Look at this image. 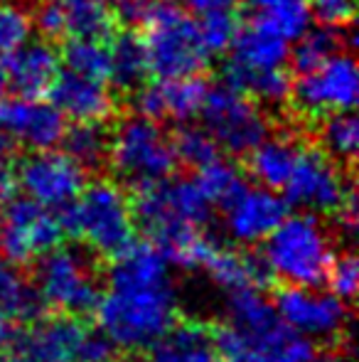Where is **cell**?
Masks as SVG:
<instances>
[{
  "label": "cell",
  "instance_id": "6da1fadb",
  "mask_svg": "<svg viewBox=\"0 0 359 362\" xmlns=\"http://www.w3.org/2000/svg\"><path fill=\"white\" fill-rule=\"evenodd\" d=\"M106 286L96 303V318L116 348L148 350L178 320L170 262L153 244L133 242L114 257Z\"/></svg>",
  "mask_w": 359,
  "mask_h": 362
},
{
  "label": "cell",
  "instance_id": "7a4b0ae2",
  "mask_svg": "<svg viewBox=\"0 0 359 362\" xmlns=\"http://www.w3.org/2000/svg\"><path fill=\"white\" fill-rule=\"evenodd\" d=\"M212 202L195 177H165L153 185L135 187L130 212L153 247L180 269L205 267L214 239L202 229L212 219Z\"/></svg>",
  "mask_w": 359,
  "mask_h": 362
},
{
  "label": "cell",
  "instance_id": "3957f363",
  "mask_svg": "<svg viewBox=\"0 0 359 362\" xmlns=\"http://www.w3.org/2000/svg\"><path fill=\"white\" fill-rule=\"evenodd\" d=\"M226 323L212 330L221 362H310L312 340L288 328L259 288L229 291Z\"/></svg>",
  "mask_w": 359,
  "mask_h": 362
},
{
  "label": "cell",
  "instance_id": "277c9868",
  "mask_svg": "<svg viewBox=\"0 0 359 362\" xmlns=\"http://www.w3.org/2000/svg\"><path fill=\"white\" fill-rule=\"evenodd\" d=\"M148 52V72L155 79H180L202 74L212 54L197 30V20L170 0H150L138 25Z\"/></svg>",
  "mask_w": 359,
  "mask_h": 362
},
{
  "label": "cell",
  "instance_id": "5b68a950",
  "mask_svg": "<svg viewBox=\"0 0 359 362\" xmlns=\"http://www.w3.org/2000/svg\"><path fill=\"white\" fill-rule=\"evenodd\" d=\"M62 229L82 239L87 249L99 257H118L135 242L133 212L123 190L111 180H96L84 185L82 192L62 207Z\"/></svg>",
  "mask_w": 359,
  "mask_h": 362
},
{
  "label": "cell",
  "instance_id": "8992f818",
  "mask_svg": "<svg viewBox=\"0 0 359 362\" xmlns=\"http://www.w3.org/2000/svg\"><path fill=\"white\" fill-rule=\"evenodd\" d=\"M261 257L271 276H278L291 286H320L325 284L335 252L320 219L312 215H286L264 239Z\"/></svg>",
  "mask_w": 359,
  "mask_h": 362
},
{
  "label": "cell",
  "instance_id": "52a82bcc",
  "mask_svg": "<svg viewBox=\"0 0 359 362\" xmlns=\"http://www.w3.org/2000/svg\"><path fill=\"white\" fill-rule=\"evenodd\" d=\"M116 177L130 187H143L170 177L178 168L173 141L158 126V121L145 116H128L111 131L109 160Z\"/></svg>",
  "mask_w": 359,
  "mask_h": 362
},
{
  "label": "cell",
  "instance_id": "ba28073f",
  "mask_svg": "<svg viewBox=\"0 0 359 362\" xmlns=\"http://www.w3.org/2000/svg\"><path fill=\"white\" fill-rule=\"evenodd\" d=\"M37 293L64 315H87L101 298L99 264L87 249L52 247L37 259Z\"/></svg>",
  "mask_w": 359,
  "mask_h": 362
},
{
  "label": "cell",
  "instance_id": "9c48e42d",
  "mask_svg": "<svg viewBox=\"0 0 359 362\" xmlns=\"http://www.w3.org/2000/svg\"><path fill=\"white\" fill-rule=\"evenodd\" d=\"M359 76L352 54L337 52L320 67L298 74L291 84L288 109L298 121L315 126L320 119L335 111H350L357 106Z\"/></svg>",
  "mask_w": 359,
  "mask_h": 362
},
{
  "label": "cell",
  "instance_id": "30bf717a",
  "mask_svg": "<svg viewBox=\"0 0 359 362\" xmlns=\"http://www.w3.org/2000/svg\"><path fill=\"white\" fill-rule=\"evenodd\" d=\"M205 131L229 156H246L271 136V119L251 101L226 84L209 86L200 109Z\"/></svg>",
  "mask_w": 359,
  "mask_h": 362
},
{
  "label": "cell",
  "instance_id": "8fae6325",
  "mask_svg": "<svg viewBox=\"0 0 359 362\" xmlns=\"http://www.w3.org/2000/svg\"><path fill=\"white\" fill-rule=\"evenodd\" d=\"M352 185L355 182L347 180L340 163L332 160L320 146L300 144L293 170L283 185V200L317 215H337Z\"/></svg>",
  "mask_w": 359,
  "mask_h": 362
},
{
  "label": "cell",
  "instance_id": "7c38bea8",
  "mask_svg": "<svg viewBox=\"0 0 359 362\" xmlns=\"http://www.w3.org/2000/svg\"><path fill=\"white\" fill-rule=\"evenodd\" d=\"M62 234L59 217L30 197H10L0 207V254L18 267L37 262L42 254L57 247Z\"/></svg>",
  "mask_w": 359,
  "mask_h": 362
},
{
  "label": "cell",
  "instance_id": "4fadbf2b",
  "mask_svg": "<svg viewBox=\"0 0 359 362\" xmlns=\"http://www.w3.org/2000/svg\"><path fill=\"white\" fill-rule=\"evenodd\" d=\"M15 182L30 200L62 210L87 185V170L64 151H32L15 163Z\"/></svg>",
  "mask_w": 359,
  "mask_h": 362
},
{
  "label": "cell",
  "instance_id": "5bb4252c",
  "mask_svg": "<svg viewBox=\"0 0 359 362\" xmlns=\"http://www.w3.org/2000/svg\"><path fill=\"white\" fill-rule=\"evenodd\" d=\"M273 308L288 328L310 340L340 338L350 320L345 300H340L335 293H325L317 286H291L288 284L276 293Z\"/></svg>",
  "mask_w": 359,
  "mask_h": 362
},
{
  "label": "cell",
  "instance_id": "9a60e30c",
  "mask_svg": "<svg viewBox=\"0 0 359 362\" xmlns=\"http://www.w3.org/2000/svg\"><path fill=\"white\" fill-rule=\"evenodd\" d=\"M64 116L52 101L39 99H3L0 101V134L28 146L30 151L54 148L64 136Z\"/></svg>",
  "mask_w": 359,
  "mask_h": 362
},
{
  "label": "cell",
  "instance_id": "2e32d148",
  "mask_svg": "<svg viewBox=\"0 0 359 362\" xmlns=\"http://www.w3.org/2000/svg\"><path fill=\"white\" fill-rule=\"evenodd\" d=\"M47 96L57 111L74 124H109L118 116V101L111 94L106 81L91 79V76L77 74L72 69H64L54 76Z\"/></svg>",
  "mask_w": 359,
  "mask_h": 362
},
{
  "label": "cell",
  "instance_id": "e0dca14e",
  "mask_svg": "<svg viewBox=\"0 0 359 362\" xmlns=\"http://www.w3.org/2000/svg\"><path fill=\"white\" fill-rule=\"evenodd\" d=\"M224 210V227L239 244H259L288 215V202L276 190L246 185Z\"/></svg>",
  "mask_w": 359,
  "mask_h": 362
},
{
  "label": "cell",
  "instance_id": "ac0fdd59",
  "mask_svg": "<svg viewBox=\"0 0 359 362\" xmlns=\"http://www.w3.org/2000/svg\"><path fill=\"white\" fill-rule=\"evenodd\" d=\"M89 330L91 328H87L77 315L47 318L20 335L15 348H20V355H25L30 362H79L82 343Z\"/></svg>",
  "mask_w": 359,
  "mask_h": 362
},
{
  "label": "cell",
  "instance_id": "d6986e66",
  "mask_svg": "<svg viewBox=\"0 0 359 362\" xmlns=\"http://www.w3.org/2000/svg\"><path fill=\"white\" fill-rule=\"evenodd\" d=\"M5 74L8 84L23 99H42L47 96L54 76L59 74V52L49 40L23 42L18 49L5 54Z\"/></svg>",
  "mask_w": 359,
  "mask_h": 362
},
{
  "label": "cell",
  "instance_id": "ffe728a7",
  "mask_svg": "<svg viewBox=\"0 0 359 362\" xmlns=\"http://www.w3.org/2000/svg\"><path fill=\"white\" fill-rule=\"evenodd\" d=\"M231 52L236 62L254 69H273L283 67L288 59V40L278 35L271 25H266L261 18L251 15L249 20H241L234 40H231Z\"/></svg>",
  "mask_w": 359,
  "mask_h": 362
},
{
  "label": "cell",
  "instance_id": "44dd1931",
  "mask_svg": "<svg viewBox=\"0 0 359 362\" xmlns=\"http://www.w3.org/2000/svg\"><path fill=\"white\" fill-rule=\"evenodd\" d=\"M145 362H221L207 325L182 320L148 348Z\"/></svg>",
  "mask_w": 359,
  "mask_h": 362
},
{
  "label": "cell",
  "instance_id": "7402d4cb",
  "mask_svg": "<svg viewBox=\"0 0 359 362\" xmlns=\"http://www.w3.org/2000/svg\"><path fill=\"white\" fill-rule=\"evenodd\" d=\"M202 269L209 274L217 286L224 291L264 288L271 279V272L261 254H241L234 252V249L219 247V244L212 249Z\"/></svg>",
  "mask_w": 359,
  "mask_h": 362
},
{
  "label": "cell",
  "instance_id": "603a6c76",
  "mask_svg": "<svg viewBox=\"0 0 359 362\" xmlns=\"http://www.w3.org/2000/svg\"><path fill=\"white\" fill-rule=\"evenodd\" d=\"M224 84L236 89L239 94L249 96L256 104L266 106H286L288 96H291L293 76L286 67H273V69H254L246 64L226 62L224 67Z\"/></svg>",
  "mask_w": 359,
  "mask_h": 362
},
{
  "label": "cell",
  "instance_id": "cb8c5ba5",
  "mask_svg": "<svg viewBox=\"0 0 359 362\" xmlns=\"http://www.w3.org/2000/svg\"><path fill=\"white\" fill-rule=\"evenodd\" d=\"M106 45H109V59H111L109 81H114V86L118 91L130 94L150 74L143 35H140L138 28L121 25Z\"/></svg>",
  "mask_w": 359,
  "mask_h": 362
},
{
  "label": "cell",
  "instance_id": "d4e9b609",
  "mask_svg": "<svg viewBox=\"0 0 359 362\" xmlns=\"http://www.w3.org/2000/svg\"><path fill=\"white\" fill-rule=\"evenodd\" d=\"M298 151H300V144L293 136H266L259 146L246 153L249 173L269 190H283Z\"/></svg>",
  "mask_w": 359,
  "mask_h": 362
},
{
  "label": "cell",
  "instance_id": "484cf974",
  "mask_svg": "<svg viewBox=\"0 0 359 362\" xmlns=\"http://www.w3.org/2000/svg\"><path fill=\"white\" fill-rule=\"evenodd\" d=\"M42 298L18 264L0 259V320L30 323L42 315Z\"/></svg>",
  "mask_w": 359,
  "mask_h": 362
},
{
  "label": "cell",
  "instance_id": "4316f807",
  "mask_svg": "<svg viewBox=\"0 0 359 362\" xmlns=\"http://www.w3.org/2000/svg\"><path fill=\"white\" fill-rule=\"evenodd\" d=\"M67 18V37H84L109 42L121 28L109 0H57Z\"/></svg>",
  "mask_w": 359,
  "mask_h": 362
},
{
  "label": "cell",
  "instance_id": "83f0119b",
  "mask_svg": "<svg viewBox=\"0 0 359 362\" xmlns=\"http://www.w3.org/2000/svg\"><path fill=\"white\" fill-rule=\"evenodd\" d=\"M59 144L64 146V153L79 163L84 170H99L109 160L111 131L106 124H74L72 129H64V136Z\"/></svg>",
  "mask_w": 359,
  "mask_h": 362
},
{
  "label": "cell",
  "instance_id": "f1b7e54d",
  "mask_svg": "<svg viewBox=\"0 0 359 362\" xmlns=\"http://www.w3.org/2000/svg\"><path fill=\"white\" fill-rule=\"evenodd\" d=\"M317 139L320 148L332 158L335 163L352 165L357 156V141H359V124L357 116L350 111H335L327 114L325 119L317 121Z\"/></svg>",
  "mask_w": 359,
  "mask_h": 362
},
{
  "label": "cell",
  "instance_id": "f546056e",
  "mask_svg": "<svg viewBox=\"0 0 359 362\" xmlns=\"http://www.w3.org/2000/svg\"><path fill=\"white\" fill-rule=\"evenodd\" d=\"M340 49H342V28H327V25H322L317 30H305L298 37L296 49L288 52V59H291L293 72L303 74L320 67L325 59H330Z\"/></svg>",
  "mask_w": 359,
  "mask_h": 362
},
{
  "label": "cell",
  "instance_id": "4dcf8cb0",
  "mask_svg": "<svg viewBox=\"0 0 359 362\" xmlns=\"http://www.w3.org/2000/svg\"><path fill=\"white\" fill-rule=\"evenodd\" d=\"M254 15L271 25L278 35L291 42L298 40L310 25V8L308 0H249Z\"/></svg>",
  "mask_w": 359,
  "mask_h": 362
},
{
  "label": "cell",
  "instance_id": "1f68e13d",
  "mask_svg": "<svg viewBox=\"0 0 359 362\" xmlns=\"http://www.w3.org/2000/svg\"><path fill=\"white\" fill-rule=\"evenodd\" d=\"M59 59L64 67L77 74L91 76V79L109 81L111 76V59H109V45L99 40H84V37H67L62 40Z\"/></svg>",
  "mask_w": 359,
  "mask_h": 362
},
{
  "label": "cell",
  "instance_id": "d6a6232c",
  "mask_svg": "<svg viewBox=\"0 0 359 362\" xmlns=\"http://www.w3.org/2000/svg\"><path fill=\"white\" fill-rule=\"evenodd\" d=\"M163 81V96H165V114L168 119H175L180 124L192 121L200 116V109L205 104L209 81L202 74L180 76V79H160Z\"/></svg>",
  "mask_w": 359,
  "mask_h": 362
},
{
  "label": "cell",
  "instance_id": "836d02e7",
  "mask_svg": "<svg viewBox=\"0 0 359 362\" xmlns=\"http://www.w3.org/2000/svg\"><path fill=\"white\" fill-rule=\"evenodd\" d=\"M195 180H197V185L202 187V192L209 197L212 205H219V207L229 205V202L246 187V180L239 173V168L221 156L209 160L207 165L197 168Z\"/></svg>",
  "mask_w": 359,
  "mask_h": 362
},
{
  "label": "cell",
  "instance_id": "e575fe53",
  "mask_svg": "<svg viewBox=\"0 0 359 362\" xmlns=\"http://www.w3.org/2000/svg\"><path fill=\"white\" fill-rule=\"evenodd\" d=\"M170 141H173L178 163L195 168V170L207 165L209 160H214V158H219V146L214 144V139L200 126H190V121L180 124V129L170 136Z\"/></svg>",
  "mask_w": 359,
  "mask_h": 362
},
{
  "label": "cell",
  "instance_id": "d590c367",
  "mask_svg": "<svg viewBox=\"0 0 359 362\" xmlns=\"http://www.w3.org/2000/svg\"><path fill=\"white\" fill-rule=\"evenodd\" d=\"M197 20V30L200 37L205 42L209 54H221L229 49L231 40H234L236 30L241 25V13L239 10H219V13H207L200 15Z\"/></svg>",
  "mask_w": 359,
  "mask_h": 362
},
{
  "label": "cell",
  "instance_id": "8d00e7d4",
  "mask_svg": "<svg viewBox=\"0 0 359 362\" xmlns=\"http://www.w3.org/2000/svg\"><path fill=\"white\" fill-rule=\"evenodd\" d=\"M30 33H32V18L20 5L0 0V57L28 42Z\"/></svg>",
  "mask_w": 359,
  "mask_h": 362
},
{
  "label": "cell",
  "instance_id": "74e56055",
  "mask_svg": "<svg viewBox=\"0 0 359 362\" xmlns=\"http://www.w3.org/2000/svg\"><path fill=\"white\" fill-rule=\"evenodd\" d=\"M325 281L330 284L332 293L340 300H352L357 293V281H359V264L352 252H345L340 257L332 259L330 269H327Z\"/></svg>",
  "mask_w": 359,
  "mask_h": 362
},
{
  "label": "cell",
  "instance_id": "f35d334b",
  "mask_svg": "<svg viewBox=\"0 0 359 362\" xmlns=\"http://www.w3.org/2000/svg\"><path fill=\"white\" fill-rule=\"evenodd\" d=\"M32 23L37 25L39 35L49 42L67 40V18H64V10L57 0H39Z\"/></svg>",
  "mask_w": 359,
  "mask_h": 362
},
{
  "label": "cell",
  "instance_id": "ab89813d",
  "mask_svg": "<svg viewBox=\"0 0 359 362\" xmlns=\"http://www.w3.org/2000/svg\"><path fill=\"white\" fill-rule=\"evenodd\" d=\"M310 18L327 28H347L355 20V0H308Z\"/></svg>",
  "mask_w": 359,
  "mask_h": 362
},
{
  "label": "cell",
  "instance_id": "60d3db41",
  "mask_svg": "<svg viewBox=\"0 0 359 362\" xmlns=\"http://www.w3.org/2000/svg\"><path fill=\"white\" fill-rule=\"evenodd\" d=\"M15 187V158H13V141L0 134V207L10 200Z\"/></svg>",
  "mask_w": 359,
  "mask_h": 362
},
{
  "label": "cell",
  "instance_id": "b9f144b4",
  "mask_svg": "<svg viewBox=\"0 0 359 362\" xmlns=\"http://www.w3.org/2000/svg\"><path fill=\"white\" fill-rule=\"evenodd\" d=\"M192 18H200L207 13H219V10H239V0H185Z\"/></svg>",
  "mask_w": 359,
  "mask_h": 362
},
{
  "label": "cell",
  "instance_id": "7bdbcfd3",
  "mask_svg": "<svg viewBox=\"0 0 359 362\" xmlns=\"http://www.w3.org/2000/svg\"><path fill=\"white\" fill-rule=\"evenodd\" d=\"M18 338H20V333H18V328H15V323H8V320H0V350L15 348Z\"/></svg>",
  "mask_w": 359,
  "mask_h": 362
},
{
  "label": "cell",
  "instance_id": "ee69618b",
  "mask_svg": "<svg viewBox=\"0 0 359 362\" xmlns=\"http://www.w3.org/2000/svg\"><path fill=\"white\" fill-rule=\"evenodd\" d=\"M310 362H352V360L345 353H320L317 358L312 355Z\"/></svg>",
  "mask_w": 359,
  "mask_h": 362
},
{
  "label": "cell",
  "instance_id": "f6af8a7d",
  "mask_svg": "<svg viewBox=\"0 0 359 362\" xmlns=\"http://www.w3.org/2000/svg\"><path fill=\"white\" fill-rule=\"evenodd\" d=\"M5 91H8V74H5V64L0 59V101L5 99Z\"/></svg>",
  "mask_w": 359,
  "mask_h": 362
},
{
  "label": "cell",
  "instance_id": "bcb514c9",
  "mask_svg": "<svg viewBox=\"0 0 359 362\" xmlns=\"http://www.w3.org/2000/svg\"><path fill=\"white\" fill-rule=\"evenodd\" d=\"M5 362H30L25 355H18V358H10V360H5Z\"/></svg>",
  "mask_w": 359,
  "mask_h": 362
}]
</instances>
